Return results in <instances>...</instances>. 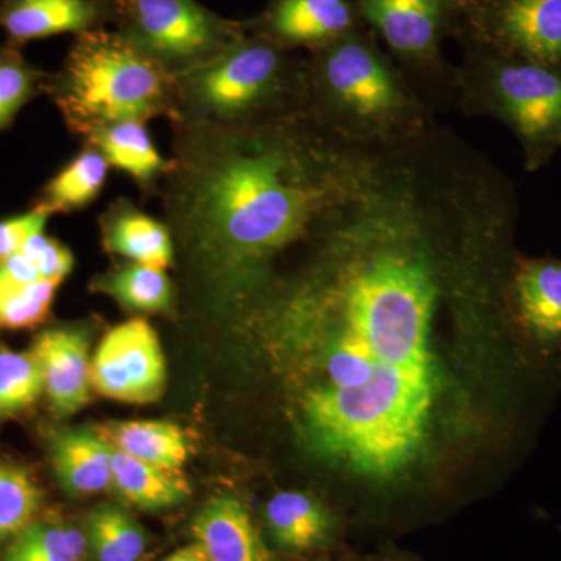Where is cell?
Instances as JSON below:
<instances>
[{"mask_svg":"<svg viewBox=\"0 0 561 561\" xmlns=\"http://www.w3.org/2000/svg\"><path fill=\"white\" fill-rule=\"evenodd\" d=\"M518 210L505 173L446 128L373 154L305 271L268 302L312 354L298 411L321 459L371 481L419 459L440 387L438 317L511 275Z\"/></svg>","mask_w":561,"mask_h":561,"instance_id":"1","label":"cell"},{"mask_svg":"<svg viewBox=\"0 0 561 561\" xmlns=\"http://www.w3.org/2000/svg\"><path fill=\"white\" fill-rule=\"evenodd\" d=\"M373 153L305 108L234 127L183 125L165 171L172 228L225 298L249 300L279 254L316 234Z\"/></svg>","mask_w":561,"mask_h":561,"instance_id":"2","label":"cell"},{"mask_svg":"<svg viewBox=\"0 0 561 561\" xmlns=\"http://www.w3.org/2000/svg\"><path fill=\"white\" fill-rule=\"evenodd\" d=\"M305 110L364 150L394 149L437 127L400 66L357 28L305 61Z\"/></svg>","mask_w":561,"mask_h":561,"instance_id":"3","label":"cell"},{"mask_svg":"<svg viewBox=\"0 0 561 561\" xmlns=\"http://www.w3.org/2000/svg\"><path fill=\"white\" fill-rule=\"evenodd\" d=\"M54 98L77 135L122 122L171 114L179 121L175 76L119 32L80 33L54 84Z\"/></svg>","mask_w":561,"mask_h":561,"instance_id":"4","label":"cell"},{"mask_svg":"<svg viewBox=\"0 0 561 561\" xmlns=\"http://www.w3.org/2000/svg\"><path fill=\"white\" fill-rule=\"evenodd\" d=\"M183 125L234 127L305 108V61L264 36L243 35L175 76Z\"/></svg>","mask_w":561,"mask_h":561,"instance_id":"5","label":"cell"},{"mask_svg":"<svg viewBox=\"0 0 561 561\" xmlns=\"http://www.w3.org/2000/svg\"><path fill=\"white\" fill-rule=\"evenodd\" d=\"M456 108L505 125L527 172L541 171L561 151L559 69L472 43L456 69Z\"/></svg>","mask_w":561,"mask_h":561,"instance_id":"6","label":"cell"},{"mask_svg":"<svg viewBox=\"0 0 561 561\" xmlns=\"http://www.w3.org/2000/svg\"><path fill=\"white\" fill-rule=\"evenodd\" d=\"M456 0H357V13L389 46L394 62L432 111L456 108V69L440 55Z\"/></svg>","mask_w":561,"mask_h":561,"instance_id":"7","label":"cell"},{"mask_svg":"<svg viewBox=\"0 0 561 561\" xmlns=\"http://www.w3.org/2000/svg\"><path fill=\"white\" fill-rule=\"evenodd\" d=\"M119 33L173 76L209 60L243 33L197 0H113Z\"/></svg>","mask_w":561,"mask_h":561,"instance_id":"8","label":"cell"},{"mask_svg":"<svg viewBox=\"0 0 561 561\" xmlns=\"http://www.w3.org/2000/svg\"><path fill=\"white\" fill-rule=\"evenodd\" d=\"M164 354L157 332L142 317L106 332L91 359V386L111 400L147 404L165 387Z\"/></svg>","mask_w":561,"mask_h":561,"instance_id":"9","label":"cell"},{"mask_svg":"<svg viewBox=\"0 0 561 561\" xmlns=\"http://www.w3.org/2000/svg\"><path fill=\"white\" fill-rule=\"evenodd\" d=\"M472 43L561 70V0H471Z\"/></svg>","mask_w":561,"mask_h":561,"instance_id":"10","label":"cell"},{"mask_svg":"<svg viewBox=\"0 0 561 561\" xmlns=\"http://www.w3.org/2000/svg\"><path fill=\"white\" fill-rule=\"evenodd\" d=\"M43 370L44 390L57 415L69 416L90 401L91 359L87 332L54 328L41 332L33 343Z\"/></svg>","mask_w":561,"mask_h":561,"instance_id":"11","label":"cell"},{"mask_svg":"<svg viewBox=\"0 0 561 561\" xmlns=\"http://www.w3.org/2000/svg\"><path fill=\"white\" fill-rule=\"evenodd\" d=\"M356 11L348 0H273L262 36L284 49H320L357 28Z\"/></svg>","mask_w":561,"mask_h":561,"instance_id":"12","label":"cell"},{"mask_svg":"<svg viewBox=\"0 0 561 561\" xmlns=\"http://www.w3.org/2000/svg\"><path fill=\"white\" fill-rule=\"evenodd\" d=\"M192 535L209 561H271L249 511L238 497H213L195 516Z\"/></svg>","mask_w":561,"mask_h":561,"instance_id":"13","label":"cell"},{"mask_svg":"<svg viewBox=\"0 0 561 561\" xmlns=\"http://www.w3.org/2000/svg\"><path fill=\"white\" fill-rule=\"evenodd\" d=\"M508 295L531 334L541 341L561 339V261L516 262Z\"/></svg>","mask_w":561,"mask_h":561,"instance_id":"14","label":"cell"},{"mask_svg":"<svg viewBox=\"0 0 561 561\" xmlns=\"http://www.w3.org/2000/svg\"><path fill=\"white\" fill-rule=\"evenodd\" d=\"M106 7L101 0H5L0 24L11 38L31 41L94 28Z\"/></svg>","mask_w":561,"mask_h":561,"instance_id":"15","label":"cell"},{"mask_svg":"<svg viewBox=\"0 0 561 561\" xmlns=\"http://www.w3.org/2000/svg\"><path fill=\"white\" fill-rule=\"evenodd\" d=\"M50 457L55 474L70 493L95 494L113 485V448L101 432H57Z\"/></svg>","mask_w":561,"mask_h":561,"instance_id":"16","label":"cell"},{"mask_svg":"<svg viewBox=\"0 0 561 561\" xmlns=\"http://www.w3.org/2000/svg\"><path fill=\"white\" fill-rule=\"evenodd\" d=\"M103 245L130 262L168 268L173 262L171 231L131 203H114L102 219Z\"/></svg>","mask_w":561,"mask_h":561,"instance_id":"17","label":"cell"},{"mask_svg":"<svg viewBox=\"0 0 561 561\" xmlns=\"http://www.w3.org/2000/svg\"><path fill=\"white\" fill-rule=\"evenodd\" d=\"M101 434L114 448L165 471L179 472L191 453L186 434L169 421H119L103 427Z\"/></svg>","mask_w":561,"mask_h":561,"instance_id":"18","label":"cell"},{"mask_svg":"<svg viewBox=\"0 0 561 561\" xmlns=\"http://www.w3.org/2000/svg\"><path fill=\"white\" fill-rule=\"evenodd\" d=\"M113 448V485L128 502L146 511H160L190 496V485L179 472L165 471Z\"/></svg>","mask_w":561,"mask_h":561,"instance_id":"19","label":"cell"},{"mask_svg":"<svg viewBox=\"0 0 561 561\" xmlns=\"http://www.w3.org/2000/svg\"><path fill=\"white\" fill-rule=\"evenodd\" d=\"M273 538L283 548L311 549L327 540L331 518L319 501L298 491H280L265 507Z\"/></svg>","mask_w":561,"mask_h":561,"instance_id":"20","label":"cell"},{"mask_svg":"<svg viewBox=\"0 0 561 561\" xmlns=\"http://www.w3.org/2000/svg\"><path fill=\"white\" fill-rule=\"evenodd\" d=\"M90 146L101 151L110 165L127 172L140 184H151L169 164L154 147L144 122L111 125L92 135Z\"/></svg>","mask_w":561,"mask_h":561,"instance_id":"21","label":"cell"},{"mask_svg":"<svg viewBox=\"0 0 561 561\" xmlns=\"http://www.w3.org/2000/svg\"><path fill=\"white\" fill-rule=\"evenodd\" d=\"M94 287L128 311L160 313L172 308V284L164 268L130 262L99 276Z\"/></svg>","mask_w":561,"mask_h":561,"instance_id":"22","label":"cell"},{"mask_svg":"<svg viewBox=\"0 0 561 561\" xmlns=\"http://www.w3.org/2000/svg\"><path fill=\"white\" fill-rule=\"evenodd\" d=\"M108 165L101 151L88 147L47 184L38 208L47 214L69 213L90 205L101 194Z\"/></svg>","mask_w":561,"mask_h":561,"instance_id":"23","label":"cell"},{"mask_svg":"<svg viewBox=\"0 0 561 561\" xmlns=\"http://www.w3.org/2000/svg\"><path fill=\"white\" fill-rule=\"evenodd\" d=\"M88 542L98 561H142L147 538L128 513L113 505L92 513Z\"/></svg>","mask_w":561,"mask_h":561,"instance_id":"24","label":"cell"},{"mask_svg":"<svg viewBox=\"0 0 561 561\" xmlns=\"http://www.w3.org/2000/svg\"><path fill=\"white\" fill-rule=\"evenodd\" d=\"M88 537L72 524L39 523L25 527L3 561H81Z\"/></svg>","mask_w":561,"mask_h":561,"instance_id":"25","label":"cell"},{"mask_svg":"<svg viewBox=\"0 0 561 561\" xmlns=\"http://www.w3.org/2000/svg\"><path fill=\"white\" fill-rule=\"evenodd\" d=\"M60 284L49 279L22 283L0 265V327L24 330L46 320Z\"/></svg>","mask_w":561,"mask_h":561,"instance_id":"26","label":"cell"},{"mask_svg":"<svg viewBox=\"0 0 561 561\" xmlns=\"http://www.w3.org/2000/svg\"><path fill=\"white\" fill-rule=\"evenodd\" d=\"M43 391V370L35 354L0 348V419L24 412Z\"/></svg>","mask_w":561,"mask_h":561,"instance_id":"27","label":"cell"},{"mask_svg":"<svg viewBox=\"0 0 561 561\" xmlns=\"http://www.w3.org/2000/svg\"><path fill=\"white\" fill-rule=\"evenodd\" d=\"M41 504V490L21 468L0 465V540L20 535Z\"/></svg>","mask_w":561,"mask_h":561,"instance_id":"28","label":"cell"},{"mask_svg":"<svg viewBox=\"0 0 561 561\" xmlns=\"http://www.w3.org/2000/svg\"><path fill=\"white\" fill-rule=\"evenodd\" d=\"M35 72L18 55L0 54V128L31 99Z\"/></svg>","mask_w":561,"mask_h":561,"instance_id":"29","label":"cell"},{"mask_svg":"<svg viewBox=\"0 0 561 561\" xmlns=\"http://www.w3.org/2000/svg\"><path fill=\"white\" fill-rule=\"evenodd\" d=\"M21 251L35 262L43 279L62 283L66 276L72 272L73 254L70 253L68 247L55 239L47 238L44 232L33 236Z\"/></svg>","mask_w":561,"mask_h":561,"instance_id":"30","label":"cell"},{"mask_svg":"<svg viewBox=\"0 0 561 561\" xmlns=\"http://www.w3.org/2000/svg\"><path fill=\"white\" fill-rule=\"evenodd\" d=\"M47 217L49 214L46 210L35 208L31 213L0 221V262L20 253L33 236L44 232Z\"/></svg>","mask_w":561,"mask_h":561,"instance_id":"31","label":"cell"},{"mask_svg":"<svg viewBox=\"0 0 561 561\" xmlns=\"http://www.w3.org/2000/svg\"><path fill=\"white\" fill-rule=\"evenodd\" d=\"M164 561H209L206 559L205 553L201 551L197 545L187 546V548L180 549L172 553L169 559Z\"/></svg>","mask_w":561,"mask_h":561,"instance_id":"32","label":"cell"}]
</instances>
